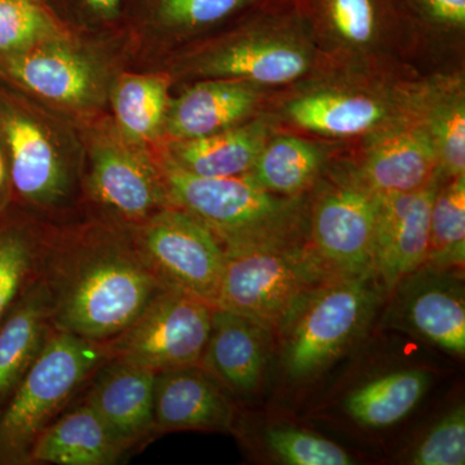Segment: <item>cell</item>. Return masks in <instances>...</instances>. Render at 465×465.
Listing matches in <instances>:
<instances>
[{"label": "cell", "instance_id": "7402d4cb", "mask_svg": "<svg viewBox=\"0 0 465 465\" xmlns=\"http://www.w3.org/2000/svg\"><path fill=\"white\" fill-rule=\"evenodd\" d=\"M273 134V119L262 115L207 136L180 140L168 159L197 176H241L250 173Z\"/></svg>", "mask_w": 465, "mask_h": 465}, {"label": "cell", "instance_id": "8d00e7d4", "mask_svg": "<svg viewBox=\"0 0 465 465\" xmlns=\"http://www.w3.org/2000/svg\"><path fill=\"white\" fill-rule=\"evenodd\" d=\"M7 174V163H5V153H3L2 142H0V198H2L3 192H5Z\"/></svg>", "mask_w": 465, "mask_h": 465}, {"label": "cell", "instance_id": "ac0fdd59", "mask_svg": "<svg viewBox=\"0 0 465 465\" xmlns=\"http://www.w3.org/2000/svg\"><path fill=\"white\" fill-rule=\"evenodd\" d=\"M262 96L259 85L237 79L206 78L170 104L163 127L177 142L219 133L249 121Z\"/></svg>", "mask_w": 465, "mask_h": 465}, {"label": "cell", "instance_id": "d6986e66", "mask_svg": "<svg viewBox=\"0 0 465 465\" xmlns=\"http://www.w3.org/2000/svg\"><path fill=\"white\" fill-rule=\"evenodd\" d=\"M272 335L247 318L215 308L201 366L229 393H255L262 384Z\"/></svg>", "mask_w": 465, "mask_h": 465}, {"label": "cell", "instance_id": "f1b7e54d", "mask_svg": "<svg viewBox=\"0 0 465 465\" xmlns=\"http://www.w3.org/2000/svg\"><path fill=\"white\" fill-rule=\"evenodd\" d=\"M113 106L122 133L134 143H146L164 125L167 84L159 76H125L116 85Z\"/></svg>", "mask_w": 465, "mask_h": 465}, {"label": "cell", "instance_id": "3957f363", "mask_svg": "<svg viewBox=\"0 0 465 465\" xmlns=\"http://www.w3.org/2000/svg\"><path fill=\"white\" fill-rule=\"evenodd\" d=\"M260 5L246 25L195 57L194 74L264 88L293 84L313 69L316 36L299 0H262Z\"/></svg>", "mask_w": 465, "mask_h": 465}, {"label": "cell", "instance_id": "8992f818", "mask_svg": "<svg viewBox=\"0 0 465 465\" xmlns=\"http://www.w3.org/2000/svg\"><path fill=\"white\" fill-rule=\"evenodd\" d=\"M382 290L365 274L332 277L312 291L277 333L289 378L308 381L338 360L369 326Z\"/></svg>", "mask_w": 465, "mask_h": 465}, {"label": "cell", "instance_id": "d6a6232c", "mask_svg": "<svg viewBox=\"0 0 465 465\" xmlns=\"http://www.w3.org/2000/svg\"><path fill=\"white\" fill-rule=\"evenodd\" d=\"M52 29L47 14L34 0H0V54L34 47Z\"/></svg>", "mask_w": 465, "mask_h": 465}, {"label": "cell", "instance_id": "83f0119b", "mask_svg": "<svg viewBox=\"0 0 465 465\" xmlns=\"http://www.w3.org/2000/svg\"><path fill=\"white\" fill-rule=\"evenodd\" d=\"M465 262V174L440 183L430 211V247L424 266L459 271Z\"/></svg>", "mask_w": 465, "mask_h": 465}, {"label": "cell", "instance_id": "1f68e13d", "mask_svg": "<svg viewBox=\"0 0 465 465\" xmlns=\"http://www.w3.org/2000/svg\"><path fill=\"white\" fill-rule=\"evenodd\" d=\"M262 0H154V14L167 29L189 33L222 23Z\"/></svg>", "mask_w": 465, "mask_h": 465}, {"label": "cell", "instance_id": "277c9868", "mask_svg": "<svg viewBox=\"0 0 465 465\" xmlns=\"http://www.w3.org/2000/svg\"><path fill=\"white\" fill-rule=\"evenodd\" d=\"M216 308L278 333L309 293L336 277L308 242L224 250Z\"/></svg>", "mask_w": 465, "mask_h": 465}, {"label": "cell", "instance_id": "9c48e42d", "mask_svg": "<svg viewBox=\"0 0 465 465\" xmlns=\"http://www.w3.org/2000/svg\"><path fill=\"white\" fill-rule=\"evenodd\" d=\"M134 238L162 282L191 292L216 308L225 251L208 226L170 204L139 224Z\"/></svg>", "mask_w": 465, "mask_h": 465}, {"label": "cell", "instance_id": "ba28073f", "mask_svg": "<svg viewBox=\"0 0 465 465\" xmlns=\"http://www.w3.org/2000/svg\"><path fill=\"white\" fill-rule=\"evenodd\" d=\"M378 211L379 195L351 168L322 183L308 204L309 247L336 277L374 274Z\"/></svg>", "mask_w": 465, "mask_h": 465}, {"label": "cell", "instance_id": "cb8c5ba5", "mask_svg": "<svg viewBox=\"0 0 465 465\" xmlns=\"http://www.w3.org/2000/svg\"><path fill=\"white\" fill-rule=\"evenodd\" d=\"M410 109L436 150L442 180L465 174V92L459 78H439L410 88Z\"/></svg>", "mask_w": 465, "mask_h": 465}, {"label": "cell", "instance_id": "7a4b0ae2", "mask_svg": "<svg viewBox=\"0 0 465 465\" xmlns=\"http://www.w3.org/2000/svg\"><path fill=\"white\" fill-rule=\"evenodd\" d=\"M163 183L173 206L210 228L224 250L307 241L308 202L262 189L249 174L202 177L167 159Z\"/></svg>", "mask_w": 465, "mask_h": 465}, {"label": "cell", "instance_id": "52a82bcc", "mask_svg": "<svg viewBox=\"0 0 465 465\" xmlns=\"http://www.w3.org/2000/svg\"><path fill=\"white\" fill-rule=\"evenodd\" d=\"M213 311L206 300L166 284L127 329L104 342L108 360L155 372L201 365Z\"/></svg>", "mask_w": 465, "mask_h": 465}, {"label": "cell", "instance_id": "4dcf8cb0", "mask_svg": "<svg viewBox=\"0 0 465 465\" xmlns=\"http://www.w3.org/2000/svg\"><path fill=\"white\" fill-rule=\"evenodd\" d=\"M265 445L275 458L290 465H351L353 458L341 446L293 427L265 430Z\"/></svg>", "mask_w": 465, "mask_h": 465}, {"label": "cell", "instance_id": "d590c367", "mask_svg": "<svg viewBox=\"0 0 465 465\" xmlns=\"http://www.w3.org/2000/svg\"><path fill=\"white\" fill-rule=\"evenodd\" d=\"M124 0H84L85 5L103 16H112L118 12Z\"/></svg>", "mask_w": 465, "mask_h": 465}, {"label": "cell", "instance_id": "ffe728a7", "mask_svg": "<svg viewBox=\"0 0 465 465\" xmlns=\"http://www.w3.org/2000/svg\"><path fill=\"white\" fill-rule=\"evenodd\" d=\"M2 127L15 191L38 206L57 203L65 195L66 176L50 137L41 125L16 110L3 113Z\"/></svg>", "mask_w": 465, "mask_h": 465}, {"label": "cell", "instance_id": "e575fe53", "mask_svg": "<svg viewBox=\"0 0 465 465\" xmlns=\"http://www.w3.org/2000/svg\"><path fill=\"white\" fill-rule=\"evenodd\" d=\"M403 12L443 33H463L465 0H400Z\"/></svg>", "mask_w": 465, "mask_h": 465}, {"label": "cell", "instance_id": "4fadbf2b", "mask_svg": "<svg viewBox=\"0 0 465 465\" xmlns=\"http://www.w3.org/2000/svg\"><path fill=\"white\" fill-rule=\"evenodd\" d=\"M351 170L378 195L419 191L440 174L432 140L412 118L367 136Z\"/></svg>", "mask_w": 465, "mask_h": 465}, {"label": "cell", "instance_id": "603a6c76", "mask_svg": "<svg viewBox=\"0 0 465 465\" xmlns=\"http://www.w3.org/2000/svg\"><path fill=\"white\" fill-rule=\"evenodd\" d=\"M128 450L84 402L45 428L27 464L110 465L118 463Z\"/></svg>", "mask_w": 465, "mask_h": 465}, {"label": "cell", "instance_id": "e0dca14e", "mask_svg": "<svg viewBox=\"0 0 465 465\" xmlns=\"http://www.w3.org/2000/svg\"><path fill=\"white\" fill-rule=\"evenodd\" d=\"M314 36L344 56L367 57L399 27L400 0H299Z\"/></svg>", "mask_w": 465, "mask_h": 465}, {"label": "cell", "instance_id": "7c38bea8", "mask_svg": "<svg viewBox=\"0 0 465 465\" xmlns=\"http://www.w3.org/2000/svg\"><path fill=\"white\" fill-rule=\"evenodd\" d=\"M442 182L439 174L419 191L379 195L372 271L387 292L425 265L430 211Z\"/></svg>", "mask_w": 465, "mask_h": 465}, {"label": "cell", "instance_id": "484cf974", "mask_svg": "<svg viewBox=\"0 0 465 465\" xmlns=\"http://www.w3.org/2000/svg\"><path fill=\"white\" fill-rule=\"evenodd\" d=\"M326 145L295 134H272L249 173L265 191L302 197L326 168Z\"/></svg>", "mask_w": 465, "mask_h": 465}, {"label": "cell", "instance_id": "2e32d148", "mask_svg": "<svg viewBox=\"0 0 465 465\" xmlns=\"http://www.w3.org/2000/svg\"><path fill=\"white\" fill-rule=\"evenodd\" d=\"M85 403L128 448L154 432V382L157 372L119 360H106Z\"/></svg>", "mask_w": 465, "mask_h": 465}, {"label": "cell", "instance_id": "5b68a950", "mask_svg": "<svg viewBox=\"0 0 465 465\" xmlns=\"http://www.w3.org/2000/svg\"><path fill=\"white\" fill-rule=\"evenodd\" d=\"M106 360L104 344L51 330L0 412V464H27L39 434Z\"/></svg>", "mask_w": 465, "mask_h": 465}, {"label": "cell", "instance_id": "5bb4252c", "mask_svg": "<svg viewBox=\"0 0 465 465\" xmlns=\"http://www.w3.org/2000/svg\"><path fill=\"white\" fill-rule=\"evenodd\" d=\"M224 385L201 365L157 372L155 430H232L234 405Z\"/></svg>", "mask_w": 465, "mask_h": 465}, {"label": "cell", "instance_id": "30bf717a", "mask_svg": "<svg viewBox=\"0 0 465 465\" xmlns=\"http://www.w3.org/2000/svg\"><path fill=\"white\" fill-rule=\"evenodd\" d=\"M284 118L300 130L330 139L367 137L411 118L410 90L358 82H330L291 94Z\"/></svg>", "mask_w": 465, "mask_h": 465}, {"label": "cell", "instance_id": "44dd1931", "mask_svg": "<svg viewBox=\"0 0 465 465\" xmlns=\"http://www.w3.org/2000/svg\"><path fill=\"white\" fill-rule=\"evenodd\" d=\"M9 74L34 94L70 105H81L96 94V67L67 45H41L11 54Z\"/></svg>", "mask_w": 465, "mask_h": 465}, {"label": "cell", "instance_id": "d4e9b609", "mask_svg": "<svg viewBox=\"0 0 465 465\" xmlns=\"http://www.w3.org/2000/svg\"><path fill=\"white\" fill-rule=\"evenodd\" d=\"M50 331L47 292L36 278L0 323V405L25 375Z\"/></svg>", "mask_w": 465, "mask_h": 465}, {"label": "cell", "instance_id": "836d02e7", "mask_svg": "<svg viewBox=\"0 0 465 465\" xmlns=\"http://www.w3.org/2000/svg\"><path fill=\"white\" fill-rule=\"evenodd\" d=\"M415 465L465 464V410L459 405L425 434L410 457Z\"/></svg>", "mask_w": 465, "mask_h": 465}, {"label": "cell", "instance_id": "6da1fadb", "mask_svg": "<svg viewBox=\"0 0 465 465\" xmlns=\"http://www.w3.org/2000/svg\"><path fill=\"white\" fill-rule=\"evenodd\" d=\"M38 278L51 330L100 344L127 329L166 286L134 234L105 229L45 244Z\"/></svg>", "mask_w": 465, "mask_h": 465}, {"label": "cell", "instance_id": "4316f807", "mask_svg": "<svg viewBox=\"0 0 465 465\" xmlns=\"http://www.w3.org/2000/svg\"><path fill=\"white\" fill-rule=\"evenodd\" d=\"M430 384L425 370H401L361 385L345 399L344 409L357 424L384 430L400 423L423 399Z\"/></svg>", "mask_w": 465, "mask_h": 465}, {"label": "cell", "instance_id": "8fae6325", "mask_svg": "<svg viewBox=\"0 0 465 465\" xmlns=\"http://www.w3.org/2000/svg\"><path fill=\"white\" fill-rule=\"evenodd\" d=\"M457 272L421 266L407 275L394 289L390 317L400 329L448 353L464 356V284Z\"/></svg>", "mask_w": 465, "mask_h": 465}, {"label": "cell", "instance_id": "f546056e", "mask_svg": "<svg viewBox=\"0 0 465 465\" xmlns=\"http://www.w3.org/2000/svg\"><path fill=\"white\" fill-rule=\"evenodd\" d=\"M45 246L24 226H0V323L38 278Z\"/></svg>", "mask_w": 465, "mask_h": 465}, {"label": "cell", "instance_id": "9a60e30c", "mask_svg": "<svg viewBox=\"0 0 465 465\" xmlns=\"http://www.w3.org/2000/svg\"><path fill=\"white\" fill-rule=\"evenodd\" d=\"M90 191L101 206L137 225L170 202L163 177L145 159L114 143L94 150Z\"/></svg>", "mask_w": 465, "mask_h": 465}]
</instances>
